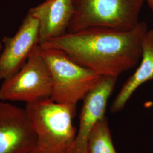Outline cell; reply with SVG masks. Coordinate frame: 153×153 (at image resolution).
<instances>
[{
	"instance_id": "obj_1",
	"label": "cell",
	"mask_w": 153,
	"mask_h": 153,
	"mask_svg": "<svg viewBox=\"0 0 153 153\" xmlns=\"http://www.w3.org/2000/svg\"><path fill=\"white\" fill-rule=\"evenodd\" d=\"M148 31L143 22L129 30L89 28L66 33L40 45L63 51L73 60L101 76L117 78L141 60L142 40Z\"/></svg>"
},
{
	"instance_id": "obj_2",
	"label": "cell",
	"mask_w": 153,
	"mask_h": 153,
	"mask_svg": "<svg viewBox=\"0 0 153 153\" xmlns=\"http://www.w3.org/2000/svg\"><path fill=\"white\" fill-rule=\"evenodd\" d=\"M25 111L36 135L30 153H71L76 136V105L51 98L26 103Z\"/></svg>"
},
{
	"instance_id": "obj_3",
	"label": "cell",
	"mask_w": 153,
	"mask_h": 153,
	"mask_svg": "<svg viewBox=\"0 0 153 153\" xmlns=\"http://www.w3.org/2000/svg\"><path fill=\"white\" fill-rule=\"evenodd\" d=\"M145 0H73L74 14L68 33L89 28L129 30L140 22Z\"/></svg>"
},
{
	"instance_id": "obj_4",
	"label": "cell",
	"mask_w": 153,
	"mask_h": 153,
	"mask_svg": "<svg viewBox=\"0 0 153 153\" xmlns=\"http://www.w3.org/2000/svg\"><path fill=\"white\" fill-rule=\"evenodd\" d=\"M42 54L52 78L51 99L56 102L76 105L102 77L60 50L42 48Z\"/></svg>"
},
{
	"instance_id": "obj_5",
	"label": "cell",
	"mask_w": 153,
	"mask_h": 153,
	"mask_svg": "<svg viewBox=\"0 0 153 153\" xmlns=\"http://www.w3.org/2000/svg\"><path fill=\"white\" fill-rule=\"evenodd\" d=\"M52 92V78L39 45L22 68L3 81L0 100L26 104L51 98Z\"/></svg>"
},
{
	"instance_id": "obj_6",
	"label": "cell",
	"mask_w": 153,
	"mask_h": 153,
	"mask_svg": "<svg viewBox=\"0 0 153 153\" xmlns=\"http://www.w3.org/2000/svg\"><path fill=\"white\" fill-rule=\"evenodd\" d=\"M3 48L0 53V81L18 71L40 45L38 19L29 11L14 36L2 39Z\"/></svg>"
},
{
	"instance_id": "obj_7",
	"label": "cell",
	"mask_w": 153,
	"mask_h": 153,
	"mask_svg": "<svg viewBox=\"0 0 153 153\" xmlns=\"http://www.w3.org/2000/svg\"><path fill=\"white\" fill-rule=\"evenodd\" d=\"M36 141L25 108L0 100V153H30Z\"/></svg>"
},
{
	"instance_id": "obj_8",
	"label": "cell",
	"mask_w": 153,
	"mask_h": 153,
	"mask_svg": "<svg viewBox=\"0 0 153 153\" xmlns=\"http://www.w3.org/2000/svg\"><path fill=\"white\" fill-rule=\"evenodd\" d=\"M117 78L102 76L83 99L79 124L71 153H86L88 140L99 121L105 117L107 102Z\"/></svg>"
},
{
	"instance_id": "obj_9",
	"label": "cell",
	"mask_w": 153,
	"mask_h": 153,
	"mask_svg": "<svg viewBox=\"0 0 153 153\" xmlns=\"http://www.w3.org/2000/svg\"><path fill=\"white\" fill-rule=\"evenodd\" d=\"M74 10L73 0H46L30 9L38 20L40 44L68 33Z\"/></svg>"
},
{
	"instance_id": "obj_10",
	"label": "cell",
	"mask_w": 153,
	"mask_h": 153,
	"mask_svg": "<svg viewBox=\"0 0 153 153\" xmlns=\"http://www.w3.org/2000/svg\"><path fill=\"white\" fill-rule=\"evenodd\" d=\"M136 71L123 85L111 106L112 113L121 111L138 88L153 80V30H148L142 43V56Z\"/></svg>"
},
{
	"instance_id": "obj_11",
	"label": "cell",
	"mask_w": 153,
	"mask_h": 153,
	"mask_svg": "<svg viewBox=\"0 0 153 153\" xmlns=\"http://www.w3.org/2000/svg\"><path fill=\"white\" fill-rule=\"evenodd\" d=\"M86 153H117L105 116L99 121L88 140Z\"/></svg>"
},
{
	"instance_id": "obj_12",
	"label": "cell",
	"mask_w": 153,
	"mask_h": 153,
	"mask_svg": "<svg viewBox=\"0 0 153 153\" xmlns=\"http://www.w3.org/2000/svg\"><path fill=\"white\" fill-rule=\"evenodd\" d=\"M145 2H146L149 9L153 13V0H145Z\"/></svg>"
},
{
	"instance_id": "obj_13",
	"label": "cell",
	"mask_w": 153,
	"mask_h": 153,
	"mask_svg": "<svg viewBox=\"0 0 153 153\" xmlns=\"http://www.w3.org/2000/svg\"><path fill=\"white\" fill-rule=\"evenodd\" d=\"M2 48H3V43H2V40H0V53L2 50Z\"/></svg>"
}]
</instances>
